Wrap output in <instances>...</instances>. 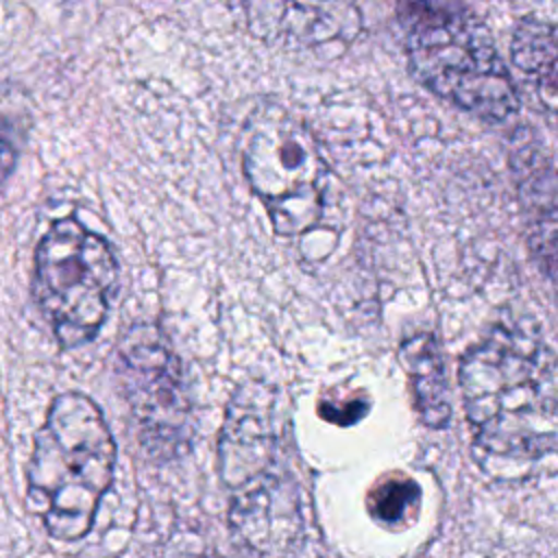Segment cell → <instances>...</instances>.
Masks as SVG:
<instances>
[{
	"instance_id": "obj_1",
	"label": "cell",
	"mask_w": 558,
	"mask_h": 558,
	"mask_svg": "<svg viewBox=\"0 0 558 558\" xmlns=\"http://www.w3.org/2000/svg\"><path fill=\"white\" fill-rule=\"evenodd\" d=\"M551 351L530 333L495 329L460 362L458 381L475 442L504 458H536L558 445Z\"/></svg>"
},
{
	"instance_id": "obj_2",
	"label": "cell",
	"mask_w": 558,
	"mask_h": 558,
	"mask_svg": "<svg viewBox=\"0 0 558 558\" xmlns=\"http://www.w3.org/2000/svg\"><path fill=\"white\" fill-rule=\"evenodd\" d=\"M408 68L442 100L486 120L506 122L521 96L486 24L462 0H397Z\"/></svg>"
},
{
	"instance_id": "obj_3",
	"label": "cell",
	"mask_w": 558,
	"mask_h": 558,
	"mask_svg": "<svg viewBox=\"0 0 558 558\" xmlns=\"http://www.w3.org/2000/svg\"><path fill=\"white\" fill-rule=\"evenodd\" d=\"M116 442L100 408L83 392L57 395L33 440L28 504L57 541L83 538L113 482Z\"/></svg>"
},
{
	"instance_id": "obj_4",
	"label": "cell",
	"mask_w": 558,
	"mask_h": 558,
	"mask_svg": "<svg viewBox=\"0 0 558 558\" xmlns=\"http://www.w3.org/2000/svg\"><path fill=\"white\" fill-rule=\"evenodd\" d=\"M242 170L279 235H301L323 216L329 168L310 129L279 107L242 131Z\"/></svg>"
},
{
	"instance_id": "obj_5",
	"label": "cell",
	"mask_w": 558,
	"mask_h": 558,
	"mask_svg": "<svg viewBox=\"0 0 558 558\" xmlns=\"http://www.w3.org/2000/svg\"><path fill=\"white\" fill-rule=\"evenodd\" d=\"M116 283L118 262L102 235L74 218L52 222L41 235L33 294L63 349H76L98 333Z\"/></svg>"
},
{
	"instance_id": "obj_6",
	"label": "cell",
	"mask_w": 558,
	"mask_h": 558,
	"mask_svg": "<svg viewBox=\"0 0 558 558\" xmlns=\"http://www.w3.org/2000/svg\"><path fill=\"white\" fill-rule=\"evenodd\" d=\"M118 375L142 447L159 460L185 451L192 436V401L183 364L157 325L129 327L118 347Z\"/></svg>"
},
{
	"instance_id": "obj_7",
	"label": "cell",
	"mask_w": 558,
	"mask_h": 558,
	"mask_svg": "<svg viewBox=\"0 0 558 558\" xmlns=\"http://www.w3.org/2000/svg\"><path fill=\"white\" fill-rule=\"evenodd\" d=\"M229 525L255 554H290L305 541L312 508L294 469V451L229 488Z\"/></svg>"
},
{
	"instance_id": "obj_8",
	"label": "cell",
	"mask_w": 558,
	"mask_h": 558,
	"mask_svg": "<svg viewBox=\"0 0 558 558\" xmlns=\"http://www.w3.org/2000/svg\"><path fill=\"white\" fill-rule=\"evenodd\" d=\"M251 31L290 50L351 44L362 15L351 0H244Z\"/></svg>"
},
{
	"instance_id": "obj_9",
	"label": "cell",
	"mask_w": 558,
	"mask_h": 558,
	"mask_svg": "<svg viewBox=\"0 0 558 558\" xmlns=\"http://www.w3.org/2000/svg\"><path fill=\"white\" fill-rule=\"evenodd\" d=\"M510 61L517 92L558 133V24L521 20L512 33Z\"/></svg>"
},
{
	"instance_id": "obj_10",
	"label": "cell",
	"mask_w": 558,
	"mask_h": 558,
	"mask_svg": "<svg viewBox=\"0 0 558 558\" xmlns=\"http://www.w3.org/2000/svg\"><path fill=\"white\" fill-rule=\"evenodd\" d=\"M401 364L410 377L414 408L427 427L440 429L449 423L451 401L440 349L429 333H418L401 344Z\"/></svg>"
},
{
	"instance_id": "obj_11",
	"label": "cell",
	"mask_w": 558,
	"mask_h": 558,
	"mask_svg": "<svg viewBox=\"0 0 558 558\" xmlns=\"http://www.w3.org/2000/svg\"><path fill=\"white\" fill-rule=\"evenodd\" d=\"M530 246L558 290V205L543 209L530 222Z\"/></svg>"
},
{
	"instance_id": "obj_12",
	"label": "cell",
	"mask_w": 558,
	"mask_h": 558,
	"mask_svg": "<svg viewBox=\"0 0 558 558\" xmlns=\"http://www.w3.org/2000/svg\"><path fill=\"white\" fill-rule=\"evenodd\" d=\"M15 159H17V153L13 144L0 135V183L13 172Z\"/></svg>"
}]
</instances>
